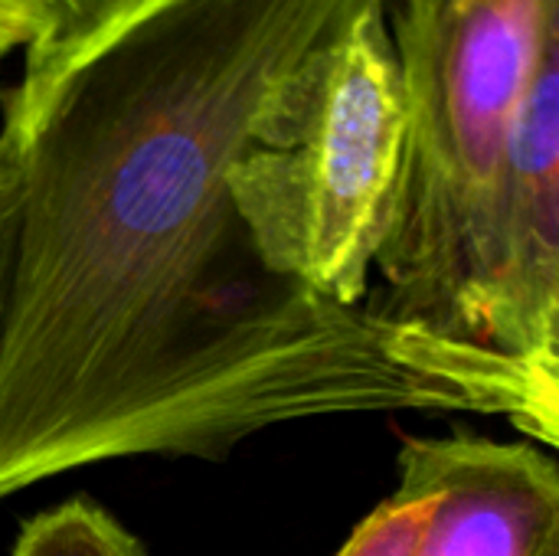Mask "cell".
Instances as JSON below:
<instances>
[{"label": "cell", "instance_id": "9", "mask_svg": "<svg viewBox=\"0 0 559 556\" xmlns=\"http://www.w3.org/2000/svg\"><path fill=\"white\" fill-rule=\"evenodd\" d=\"M13 3H20L23 10H29L36 20H39V26H43V36H49V33H59V29H66L69 23H75V20H82L85 13H92L98 3H105V0H13ZM39 36V39H43Z\"/></svg>", "mask_w": 559, "mask_h": 556}, {"label": "cell", "instance_id": "1", "mask_svg": "<svg viewBox=\"0 0 559 556\" xmlns=\"http://www.w3.org/2000/svg\"><path fill=\"white\" fill-rule=\"evenodd\" d=\"M350 3L105 0L26 46L0 125V498L357 413L508 416L557 449L559 383L272 272L233 203L269 102Z\"/></svg>", "mask_w": 559, "mask_h": 556}, {"label": "cell", "instance_id": "3", "mask_svg": "<svg viewBox=\"0 0 559 556\" xmlns=\"http://www.w3.org/2000/svg\"><path fill=\"white\" fill-rule=\"evenodd\" d=\"M406 154L390 0H354L269 102L229 170L233 203L285 279L360 308Z\"/></svg>", "mask_w": 559, "mask_h": 556}, {"label": "cell", "instance_id": "10", "mask_svg": "<svg viewBox=\"0 0 559 556\" xmlns=\"http://www.w3.org/2000/svg\"><path fill=\"white\" fill-rule=\"evenodd\" d=\"M43 36V26L36 23L33 13H26L23 7L10 3V0H0V59L33 46L36 39Z\"/></svg>", "mask_w": 559, "mask_h": 556}, {"label": "cell", "instance_id": "11", "mask_svg": "<svg viewBox=\"0 0 559 556\" xmlns=\"http://www.w3.org/2000/svg\"><path fill=\"white\" fill-rule=\"evenodd\" d=\"M10 3H13V0H10ZM16 7H20V3H16ZM26 13H29V10H26ZM36 23H39V20H36Z\"/></svg>", "mask_w": 559, "mask_h": 556}, {"label": "cell", "instance_id": "8", "mask_svg": "<svg viewBox=\"0 0 559 556\" xmlns=\"http://www.w3.org/2000/svg\"><path fill=\"white\" fill-rule=\"evenodd\" d=\"M13 206H16V180H13V147L0 131V321L7 298V262H10V236H13Z\"/></svg>", "mask_w": 559, "mask_h": 556}, {"label": "cell", "instance_id": "7", "mask_svg": "<svg viewBox=\"0 0 559 556\" xmlns=\"http://www.w3.org/2000/svg\"><path fill=\"white\" fill-rule=\"evenodd\" d=\"M423 508L413 498H386L337 551V556H416Z\"/></svg>", "mask_w": 559, "mask_h": 556}, {"label": "cell", "instance_id": "6", "mask_svg": "<svg viewBox=\"0 0 559 556\" xmlns=\"http://www.w3.org/2000/svg\"><path fill=\"white\" fill-rule=\"evenodd\" d=\"M13 556H147L108 511L75 498L23 524Z\"/></svg>", "mask_w": 559, "mask_h": 556}, {"label": "cell", "instance_id": "2", "mask_svg": "<svg viewBox=\"0 0 559 556\" xmlns=\"http://www.w3.org/2000/svg\"><path fill=\"white\" fill-rule=\"evenodd\" d=\"M406 154L380 292L367 311L452 344L478 341V285L511 128L559 0H390Z\"/></svg>", "mask_w": 559, "mask_h": 556}, {"label": "cell", "instance_id": "5", "mask_svg": "<svg viewBox=\"0 0 559 556\" xmlns=\"http://www.w3.org/2000/svg\"><path fill=\"white\" fill-rule=\"evenodd\" d=\"M396 495L423 508L416 556H559V469L537 442L406 436Z\"/></svg>", "mask_w": 559, "mask_h": 556}, {"label": "cell", "instance_id": "4", "mask_svg": "<svg viewBox=\"0 0 559 556\" xmlns=\"http://www.w3.org/2000/svg\"><path fill=\"white\" fill-rule=\"evenodd\" d=\"M478 341L559 383V36L544 46L511 128L478 285Z\"/></svg>", "mask_w": 559, "mask_h": 556}]
</instances>
